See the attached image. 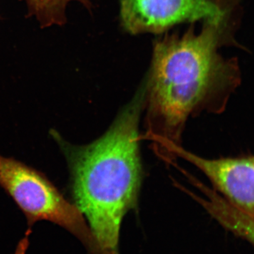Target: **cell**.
<instances>
[{"mask_svg": "<svg viewBox=\"0 0 254 254\" xmlns=\"http://www.w3.org/2000/svg\"><path fill=\"white\" fill-rule=\"evenodd\" d=\"M0 186L22 210L28 228L42 220L53 222L74 235L88 253L98 254L83 214L44 175L17 160L0 155Z\"/></svg>", "mask_w": 254, "mask_h": 254, "instance_id": "3", "label": "cell"}, {"mask_svg": "<svg viewBox=\"0 0 254 254\" xmlns=\"http://www.w3.org/2000/svg\"><path fill=\"white\" fill-rule=\"evenodd\" d=\"M240 6L242 0H121L120 21L130 34H162L180 23L213 19Z\"/></svg>", "mask_w": 254, "mask_h": 254, "instance_id": "4", "label": "cell"}, {"mask_svg": "<svg viewBox=\"0 0 254 254\" xmlns=\"http://www.w3.org/2000/svg\"><path fill=\"white\" fill-rule=\"evenodd\" d=\"M143 108L140 87L96 141L75 146L58 140L69 165L74 204L87 220L98 254H119L122 222L138 202L142 182L138 125Z\"/></svg>", "mask_w": 254, "mask_h": 254, "instance_id": "2", "label": "cell"}, {"mask_svg": "<svg viewBox=\"0 0 254 254\" xmlns=\"http://www.w3.org/2000/svg\"><path fill=\"white\" fill-rule=\"evenodd\" d=\"M200 187L208 198L198 200L208 213L226 230L254 245V215L233 206L215 190Z\"/></svg>", "mask_w": 254, "mask_h": 254, "instance_id": "6", "label": "cell"}, {"mask_svg": "<svg viewBox=\"0 0 254 254\" xmlns=\"http://www.w3.org/2000/svg\"><path fill=\"white\" fill-rule=\"evenodd\" d=\"M167 154L168 161L177 156L193 164L205 174L227 202L254 215V155L208 160L176 144L169 145Z\"/></svg>", "mask_w": 254, "mask_h": 254, "instance_id": "5", "label": "cell"}, {"mask_svg": "<svg viewBox=\"0 0 254 254\" xmlns=\"http://www.w3.org/2000/svg\"><path fill=\"white\" fill-rule=\"evenodd\" d=\"M242 6L191 24L183 34L166 33L153 43L151 64L141 88L147 108L146 137L166 159L169 145H180L188 118L200 112L220 113L240 86L238 60L220 54L222 47L245 49L236 41Z\"/></svg>", "mask_w": 254, "mask_h": 254, "instance_id": "1", "label": "cell"}, {"mask_svg": "<svg viewBox=\"0 0 254 254\" xmlns=\"http://www.w3.org/2000/svg\"><path fill=\"white\" fill-rule=\"evenodd\" d=\"M30 13L34 15L42 26L63 25L66 21L65 10L70 1H77L87 9L91 8L89 0H24Z\"/></svg>", "mask_w": 254, "mask_h": 254, "instance_id": "7", "label": "cell"}, {"mask_svg": "<svg viewBox=\"0 0 254 254\" xmlns=\"http://www.w3.org/2000/svg\"><path fill=\"white\" fill-rule=\"evenodd\" d=\"M31 233V230L28 228L26 235L23 238L18 242L17 247L15 250L14 254H26L28 246H29V237Z\"/></svg>", "mask_w": 254, "mask_h": 254, "instance_id": "8", "label": "cell"}]
</instances>
